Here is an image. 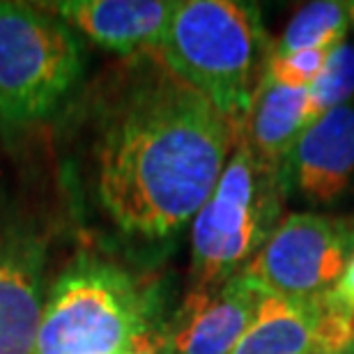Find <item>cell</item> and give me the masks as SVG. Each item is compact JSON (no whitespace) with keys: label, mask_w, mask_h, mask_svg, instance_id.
Here are the masks:
<instances>
[{"label":"cell","mask_w":354,"mask_h":354,"mask_svg":"<svg viewBox=\"0 0 354 354\" xmlns=\"http://www.w3.org/2000/svg\"><path fill=\"white\" fill-rule=\"evenodd\" d=\"M242 129L138 55L83 83L51 124V164L76 244L147 269L214 191Z\"/></svg>","instance_id":"6da1fadb"},{"label":"cell","mask_w":354,"mask_h":354,"mask_svg":"<svg viewBox=\"0 0 354 354\" xmlns=\"http://www.w3.org/2000/svg\"><path fill=\"white\" fill-rule=\"evenodd\" d=\"M37 138L17 147L0 140V354H30L48 288L76 249Z\"/></svg>","instance_id":"7a4b0ae2"},{"label":"cell","mask_w":354,"mask_h":354,"mask_svg":"<svg viewBox=\"0 0 354 354\" xmlns=\"http://www.w3.org/2000/svg\"><path fill=\"white\" fill-rule=\"evenodd\" d=\"M166 304L159 276L76 244L48 288L30 354H124L168 320Z\"/></svg>","instance_id":"3957f363"},{"label":"cell","mask_w":354,"mask_h":354,"mask_svg":"<svg viewBox=\"0 0 354 354\" xmlns=\"http://www.w3.org/2000/svg\"><path fill=\"white\" fill-rule=\"evenodd\" d=\"M274 44L256 5L177 0L157 58L242 129Z\"/></svg>","instance_id":"277c9868"},{"label":"cell","mask_w":354,"mask_h":354,"mask_svg":"<svg viewBox=\"0 0 354 354\" xmlns=\"http://www.w3.org/2000/svg\"><path fill=\"white\" fill-rule=\"evenodd\" d=\"M86 83V48L39 3L0 0V140L17 147L51 127Z\"/></svg>","instance_id":"5b68a950"},{"label":"cell","mask_w":354,"mask_h":354,"mask_svg":"<svg viewBox=\"0 0 354 354\" xmlns=\"http://www.w3.org/2000/svg\"><path fill=\"white\" fill-rule=\"evenodd\" d=\"M283 175L253 157L239 136L214 191L191 221L189 290L216 288L242 274L281 223Z\"/></svg>","instance_id":"8992f818"},{"label":"cell","mask_w":354,"mask_h":354,"mask_svg":"<svg viewBox=\"0 0 354 354\" xmlns=\"http://www.w3.org/2000/svg\"><path fill=\"white\" fill-rule=\"evenodd\" d=\"M354 256V221L297 212L281 218L244 274L267 295L308 299L329 292Z\"/></svg>","instance_id":"52a82bcc"},{"label":"cell","mask_w":354,"mask_h":354,"mask_svg":"<svg viewBox=\"0 0 354 354\" xmlns=\"http://www.w3.org/2000/svg\"><path fill=\"white\" fill-rule=\"evenodd\" d=\"M354 345V317L329 301L267 295L256 322L230 354H343Z\"/></svg>","instance_id":"ba28073f"},{"label":"cell","mask_w":354,"mask_h":354,"mask_svg":"<svg viewBox=\"0 0 354 354\" xmlns=\"http://www.w3.org/2000/svg\"><path fill=\"white\" fill-rule=\"evenodd\" d=\"M265 297L244 272L216 288L189 290L166 322L171 354H230L256 322Z\"/></svg>","instance_id":"9c48e42d"},{"label":"cell","mask_w":354,"mask_h":354,"mask_svg":"<svg viewBox=\"0 0 354 354\" xmlns=\"http://www.w3.org/2000/svg\"><path fill=\"white\" fill-rule=\"evenodd\" d=\"M39 5L83 41L124 60L157 55L177 0H48Z\"/></svg>","instance_id":"30bf717a"},{"label":"cell","mask_w":354,"mask_h":354,"mask_svg":"<svg viewBox=\"0 0 354 354\" xmlns=\"http://www.w3.org/2000/svg\"><path fill=\"white\" fill-rule=\"evenodd\" d=\"M281 175L286 191L299 201L336 203L354 175V104H343L315 120L297 140Z\"/></svg>","instance_id":"8fae6325"},{"label":"cell","mask_w":354,"mask_h":354,"mask_svg":"<svg viewBox=\"0 0 354 354\" xmlns=\"http://www.w3.org/2000/svg\"><path fill=\"white\" fill-rule=\"evenodd\" d=\"M306 97V90H292L265 79L253 99L242 124V138L269 171H283L297 140L308 129Z\"/></svg>","instance_id":"7c38bea8"},{"label":"cell","mask_w":354,"mask_h":354,"mask_svg":"<svg viewBox=\"0 0 354 354\" xmlns=\"http://www.w3.org/2000/svg\"><path fill=\"white\" fill-rule=\"evenodd\" d=\"M352 26L354 0H315L292 14L281 39L274 44V53L286 55L306 48L334 51L343 44Z\"/></svg>","instance_id":"4fadbf2b"},{"label":"cell","mask_w":354,"mask_h":354,"mask_svg":"<svg viewBox=\"0 0 354 354\" xmlns=\"http://www.w3.org/2000/svg\"><path fill=\"white\" fill-rule=\"evenodd\" d=\"M306 95L308 127L331 109L348 104V99L354 95V44L343 41L341 46H336L329 53L322 74L306 90Z\"/></svg>","instance_id":"5bb4252c"},{"label":"cell","mask_w":354,"mask_h":354,"mask_svg":"<svg viewBox=\"0 0 354 354\" xmlns=\"http://www.w3.org/2000/svg\"><path fill=\"white\" fill-rule=\"evenodd\" d=\"M329 53L331 51H324V48H306V51H295L286 55L272 53L265 79L292 90H308L317 76L322 74Z\"/></svg>","instance_id":"9a60e30c"},{"label":"cell","mask_w":354,"mask_h":354,"mask_svg":"<svg viewBox=\"0 0 354 354\" xmlns=\"http://www.w3.org/2000/svg\"><path fill=\"white\" fill-rule=\"evenodd\" d=\"M329 301L345 310L348 315L354 317V256L350 258L348 267H345L343 276L338 279V283L327 292Z\"/></svg>","instance_id":"2e32d148"},{"label":"cell","mask_w":354,"mask_h":354,"mask_svg":"<svg viewBox=\"0 0 354 354\" xmlns=\"http://www.w3.org/2000/svg\"><path fill=\"white\" fill-rule=\"evenodd\" d=\"M164 320L157 324L154 329H150L147 334H143L136 343L131 345L124 354H171V345H168V329Z\"/></svg>","instance_id":"e0dca14e"},{"label":"cell","mask_w":354,"mask_h":354,"mask_svg":"<svg viewBox=\"0 0 354 354\" xmlns=\"http://www.w3.org/2000/svg\"><path fill=\"white\" fill-rule=\"evenodd\" d=\"M343 354H354V345H352V348H350V350H345Z\"/></svg>","instance_id":"ac0fdd59"}]
</instances>
